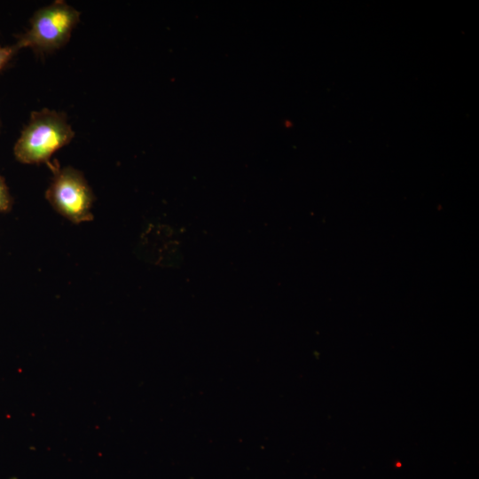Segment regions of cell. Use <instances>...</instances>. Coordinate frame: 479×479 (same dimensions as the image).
Instances as JSON below:
<instances>
[{
  "mask_svg": "<svg viewBox=\"0 0 479 479\" xmlns=\"http://www.w3.org/2000/svg\"><path fill=\"white\" fill-rule=\"evenodd\" d=\"M75 135L64 112L48 108L33 111L15 143L14 156L24 164L50 166L52 154L68 145Z\"/></svg>",
  "mask_w": 479,
  "mask_h": 479,
  "instance_id": "cell-1",
  "label": "cell"
},
{
  "mask_svg": "<svg viewBox=\"0 0 479 479\" xmlns=\"http://www.w3.org/2000/svg\"><path fill=\"white\" fill-rule=\"evenodd\" d=\"M80 16L81 12L65 1H54L33 14L29 29L17 35L16 43L20 49L29 47L36 54L51 53L68 43Z\"/></svg>",
  "mask_w": 479,
  "mask_h": 479,
  "instance_id": "cell-2",
  "label": "cell"
},
{
  "mask_svg": "<svg viewBox=\"0 0 479 479\" xmlns=\"http://www.w3.org/2000/svg\"><path fill=\"white\" fill-rule=\"evenodd\" d=\"M49 168L53 177L45 198L51 207L74 224L91 221L95 195L82 172L70 166L60 169L57 161Z\"/></svg>",
  "mask_w": 479,
  "mask_h": 479,
  "instance_id": "cell-3",
  "label": "cell"
},
{
  "mask_svg": "<svg viewBox=\"0 0 479 479\" xmlns=\"http://www.w3.org/2000/svg\"><path fill=\"white\" fill-rule=\"evenodd\" d=\"M12 198L9 188L3 177L0 176V213H5L11 210L12 206Z\"/></svg>",
  "mask_w": 479,
  "mask_h": 479,
  "instance_id": "cell-4",
  "label": "cell"
},
{
  "mask_svg": "<svg viewBox=\"0 0 479 479\" xmlns=\"http://www.w3.org/2000/svg\"><path fill=\"white\" fill-rule=\"evenodd\" d=\"M17 43L0 46V72L6 67L13 56L20 51Z\"/></svg>",
  "mask_w": 479,
  "mask_h": 479,
  "instance_id": "cell-5",
  "label": "cell"
},
{
  "mask_svg": "<svg viewBox=\"0 0 479 479\" xmlns=\"http://www.w3.org/2000/svg\"><path fill=\"white\" fill-rule=\"evenodd\" d=\"M0 129H1V120H0Z\"/></svg>",
  "mask_w": 479,
  "mask_h": 479,
  "instance_id": "cell-6",
  "label": "cell"
}]
</instances>
